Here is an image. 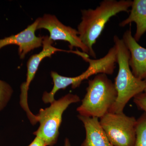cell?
Returning a JSON list of instances; mask_svg holds the SVG:
<instances>
[{"label": "cell", "mask_w": 146, "mask_h": 146, "mask_svg": "<svg viewBox=\"0 0 146 146\" xmlns=\"http://www.w3.org/2000/svg\"><path fill=\"white\" fill-rule=\"evenodd\" d=\"M130 0H104L94 9L81 10V21L78 26L80 38L89 50V55L96 58L93 48L110 18L122 12H129Z\"/></svg>", "instance_id": "cell-1"}, {"label": "cell", "mask_w": 146, "mask_h": 146, "mask_svg": "<svg viewBox=\"0 0 146 146\" xmlns=\"http://www.w3.org/2000/svg\"><path fill=\"white\" fill-rule=\"evenodd\" d=\"M113 40L117 49V63L119 65V71L114 83L117 98L109 112L122 113L131 98L144 92L145 84L144 80L137 78L131 72L129 65L130 53L123 39L115 35Z\"/></svg>", "instance_id": "cell-2"}, {"label": "cell", "mask_w": 146, "mask_h": 146, "mask_svg": "<svg viewBox=\"0 0 146 146\" xmlns=\"http://www.w3.org/2000/svg\"><path fill=\"white\" fill-rule=\"evenodd\" d=\"M86 93L77 109L80 115L101 118L109 112L117 98L115 85L104 74H99L90 80Z\"/></svg>", "instance_id": "cell-3"}, {"label": "cell", "mask_w": 146, "mask_h": 146, "mask_svg": "<svg viewBox=\"0 0 146 146\" xmlns=\"http://www.w3.org/2000/svg\"><path fill=\"white\" fill-rule=\"evenodd\" d=\"M80 101L77 95L68 94L57 100H55L49 107L40 109L36 115L40 125L33 134L42 138L46 146H53L59 136L63 112L70 105Z\"/></svg>", "instance_id": "cell-4"}, {"label": "cell", "mask_w": 146, "mask_h": 146, "mask_svg": "<svg viewBox=\"0 0 146 146\" xmlns=\"http://www.w3.org/2000/svg\"><path fill=\"white\" fill-rule=\"evenodd\" d=\"M100 122L113 146H133L136 140V120L123 112H108Z\"/></svg>", "instance_id": "cell-5"}, {"label": "cell", "mask_w": 146, "mask_h": 146, "mask_svg": "<svg viewBox=\"0 0 146 146\" xmlns=\"http://www.w3.org/2000/svg\"><path fill=\"white\" fill-rule=\"evenodd\" d=\"M37 30L45 29L50 33L49 38L52 41L61 40L69 43L71 49L74 47L79 48L82 52L89 55V50L80 38L77 30L65 25L56 16L45 14L38 18Z\"/></svg>", "instance_id": "cell-6"}, {"label": "cell", "mask_w": 146, "mask_h": 146, "mask_svg": "<svg viewBox=\"0 0 146 146\" xmlns=\"http://www.w3.org/2000/svg\"><path fill=\"white\" fill-rule=\"evenodd\" d=\"M53 43V41L51 40L48 36H43L42 43L43 49L42 51L31 56L27 63V72L26 81L21 84V94L20 96V104L24 110H27L29 109L27 101L28 91L30 84L33 80L42 60L45 58L51 57L53 54L57 52H66L73 53L77 55L79 54V51H68L57 48L52 46Z\"/></svg>", "instance_id": "cell-7"}, {"label": "cell", "mask_w": 146, "mask_h": 146, "mask_svg": "<svg viewBox=\"0 0 146 146\" xmlns=\"http://www.w3.org/2000/svg\"><path fill=\"white\" fill-rule=\"evenodd\" d=\"M38 23L37 18L33 23L20 33L0 39V49L8 45H18L20 58L24 59L28 53L42 46L43 36L35 35Z\"/></svg>", "instance_id": "cell-8"}, {"label": "cell", "mask_w": 146, "mask_h": 146, "mask_svg": "<svg viewBox=\"0 0 146 146\" xmlns=\"http://www.w3.org/2000/svg\"><path fill=\"white\" fill-rule=\"evenodd\" d=\"M122 39L130 53L129 65L131 72L137 78L144 80L146 78V48L134 39L131 27L125 32Z\"/></svg>", "instance_id": "cell-9"}, {"label": "cell", "mask_w": 146, "mask_h": 146, "mask_svg": "<svg viewBox=\"0 0 146 146\" xmlns=\"http://www.w3.org/2000/svg\"><path fill=\"white\" fill-rule=\"evenodd\" d=\"M86 131V138L81 146H113L100 123L98 118L78 115Z\"/></svg>", "instance_id": "cell-10"}, {"label": "cell", "mask_w": 146, "mask_h": 146, "mask_svg": "<svg viewBox=\"0 0 146 146\" xmlns=\"http://www.w3.org/2000/svg\"><path fill=\"white\" fill-rule=\"evenodd\" d=\"M128 17L121 22L119 26L124 27L132 23L136 24V33L133 36L138 42L146 32V0L132 1Z\"/></svg>", "instance_id": "cell-11"}, {"label": "cell", "mask_w": 146, "mask_h": 146, "mask_svg": "<svg viewBox=\"0 0 146 146\" xmlns=\"http://www.w3.org/2000/svg\"><path fill=\"white\" fill-rule=\"evenodd\" d=\"M133 146H146V113L136 120V140Z\"/></svg>", "instance_id": "cell-12"}, {"label": "cell", "mask_w": 146, "mask_h": 146, "mask_svg": "<svg viewBox=\"0 0 146 146\" xmlns=\"http://www.w3.org/2000/svg\"><path fill=\"white\" fill-rule=\"evenodd\" d=\"M12 93L13 90L10 85L5 82L0 80V110L5 106Z\"/></svg>", "instance_id": "cell-13"}, {"label": "cell", "mask_w": 146, "mask_h": 146, "mask_svg": "<svg viewBox=\"0 0 146 146\" xmlns=\"http://www.w3.org/2000/svg\"><path fill=\"white\" fill-rule=\"evenodd\" d=\"M133 102L139 109L145 111L146 113V94L145 93L137 95L133 98Z\"/></svg>", "instance_id": "cell-14"}, {"label": "cell", "mask_w": 146, "mask_h": 146, "mask_svg": "<svg viewBox=\"0 0 146 146\" xmlns=\"http://www.w3.org/2000/svg\"><path fill=\"white\" fill-rule=\"evenodd\" d=\"M28 146H47L45 141L40 137L36 136L33 141Z\"/></svg>", "instance_id": "cell-15"}, {"label": "cell", "mask_w": 146, "mask_h": 146, "mask_svg": "<svg viewBox=\"0 0 146 146\" xmlns=\"http://www.w3.org/2000/svg\"><path fill=\"white\" fill-rule=\"evenodd\" d=\"M65 146H71L69 139L66 138L65 141Z\"/></svg>", "instance_id": "cell-16"}, {"label": "cell", "mask_w": 146, "mask_h": 146, "mask_svg": "<svg viewBox=\"0 0 146 146\" xmlns=\"http://www.w3.org/2000/svg\"><path fill=\"white\" fill-rule=\"evenodd\" d=\"M144 80L145 82V90H144V93L146 94V78Z\"/></svg>", "instance_id": "cell-17"}]
</instances>
